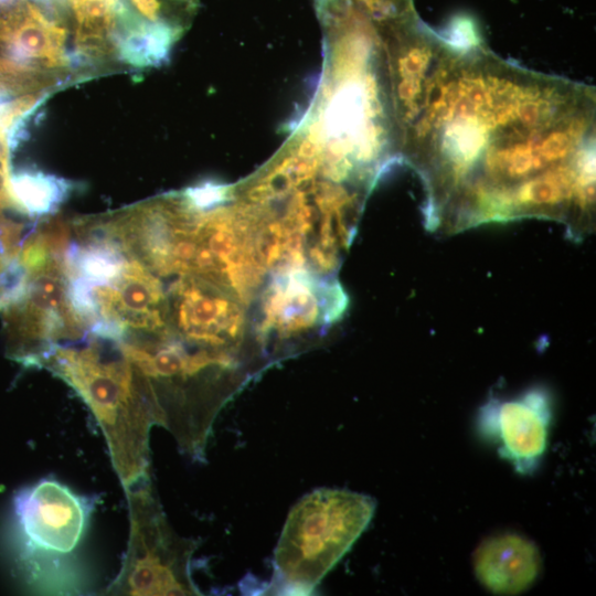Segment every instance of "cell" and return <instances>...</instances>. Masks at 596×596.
Segmentation results:
<instances>
[{"label": "cell", "instance_id": "cell-1", "mask_svg": "<svg viewBox=\"0 0 596 596\" xmlns=\"http://www.w3.org/2000/svg\"><path fill=\"white\" fill-rule=\"evenodd\" d=\"M391 146L423 171L438 209L476 220L534 214L560 185L595 178V93L513 66L417 17L377 31Z\"/></svg>", "mask_w": 596, "mask_h": 596}, {"label": "cell", "instance_id": "cell-2", "mask_svg": "<svg viewBox=\"0 0 596 596\" xmlns=\"http://www.w3.org/2000/svg\"><path fill=\"white\" fill-rule=\"evenodd\" d=\"M35 368L62 379L91 408L125 488L148 476L155 418L143 382L120 341L87 330L78 339L46 347Z\"/></svg>", "mask_w": 596, "mask_h": 596}, {"label": "cell", "instance_id": "cell-3", "mask_svg": "<svg viewBox=\"0 0 596 596\" xmlns=\"http://www.w3.org/2000/svg\"><path fill=\"white\" fill-rule=\"evenodd\" d=\"M375 507L370 496L345 489L320 488L304 496L280 533L266 590L312 592L366 529Z\"/></svg>", "mask_w": 596, "mask_h": 596}, {"label": "cell", "instance_id": "cell-4", "mask_svg": "<svg viewBox=\"0 0 596 596\" xmlns=\"http://www.w3.org/2000/svg\"><path fill=\"white\" fill-rule=\"evenodd\" d=\"M70 33L45 0L0 2V92L49 95L82 81Z\"/></svg>", "mask_w": 596, "mask_h": 596}, {"label": "cell", "instance_id": "cell-5", "mask_svg": "<svg viewBox=\"0 0 596 596\" xmlns=\"http://www.w3.org/2000/svg\"><path fill=\"white\" fill-rule=\"evenodd\" d=\"M130 534L123 567L109 587L120 595H199L192 579L194 541L178 535L148 476L126 487Z\"/></svg>", "mask_w": 596, "mask_h": 596}, {"label": "cell", "instance_id": "cell-6", "mask_svg": "<svg viewBox=\"0 0 596 596\" xmlns=\"http://www.w3.org/2000/svg\"><path fill=\"white\" fill-rule=\"evenodd\" d=\"M28 269L25 295L2 313L7 355L34 368L47 345L81 338L87 329L68 301L63 253L53 252L43 263Z\"/></svg>", "mask_w": 596, "mask_h": 596}, {"label": "cell", "instance_id": "cell-7", "mask_svg": "<svg viewBox=\"0 0 596 596\" xmlns=\"http://www.w3.org/2000/svg\"><path fill=\"white\" fill-rule=\"evenodd\" d=\"M18 526L29 560L47 585L54 565L57 568L78 546L87 529L92 503L54 478H44L23 489L14 501Z\"/></svg>", "mask_w": 596, "mask_h": 596}, {"label": "cell", "instance_id": "cell-8", "mask_svg": "<svg viewBox=\"0 0 596 596\" xmlns=\"http://www.w3.org/2000/svg\"><path fill=\"white\" fill-rule=\"evenodd\" d=\"M66 26L84 79L123 66L118 58L120 0H45Z\"/></svg>", "mask_w": 596, "mask_h": 596}, {"label": "cell", "instance_id": "cell-9", "mask_svg": "<svg viewBox=\"0 0 596 596\" xmlns=\"http://www.w3.org/2000/svg\"><path fill=\"white\" fill-rule=\"evenodd\" d=\"M549 421L547 397L532 391L519 400L487 405L482 425L501 443V455L525 471L546 448Z\"/></svg>", "mask_w": 596, "mask_h": 596}, {"label": "cell", "instance_id": "cell-10", "mask_svg": "<svg viewBox=\"0 0 596 596\" xmlns=\"http://www.w3.org/2000/svg\"><path fill=\"white\" fill-rule=\"evenodd\" d=\"M540 554L529 540L501 534L483 541L475 554L478 579L497 594L512 595L526 589L536 578Z\"/></svg>", "mask_w": 596, "mask_h": 596}, {"label": "cell", "instance_id": "cell-11", "mask_svg": "<svg viewBox=\"0 0 596 596\" xmlns=\"http://www.w3.org/2000/svg\"><path fill=\"white\" fill-rule=\"evenodd\" d=\"M120 33H145L175 44L198 12V0H120ZM119 42V41H118Z\"/></svg>", "mask_w": 596, "mask_h": 596}, {"label": "cell", "instance_id": "cell-12", "mask_svg": "<svg viewBox=\"0 0 596 596\" xmlns=\"http://www.w3.org/2000/svg\"><path fill=\"white\" fill-rule=\"evenodd\" d=\"M76 188L73 181L33 167L11 169L12 201L23 214L33 220L53 216Z\"/></svg>", "mask_w": 596, "mask_h": 596}, {"label": "cell", "instance_id": "cell-13", "mask_svg": "<svg viewBox=\"0 0 596 596\" xmlns=\"http://www.w3.org/2000/svg\"><path fill=\"white\" fill-rule=\"evenodd\" d=\"M17 206L0 207V274L6 265L19 256L29 237L35 232L39 220L13 217Z\"/></svg>", "mask_w": 596, "mask_h": 596}, {"label": "cell", "instance_id": "cell-14", "mask_svg": "<svg viewBox=\"0 0 596 596\" xmlns=\"http://www.w3.org/2000/svg\"><path fill=\"white\" fill-rule=\"evenodd\" d=\"M12 119L9 105L0 97V207L15 206L10 193V173L12 151L9 142V132Z\"/></svg>", "mask_w": 596, "mask_h": 596}, {"label": "cell", "instance_id": "cell-15", "mask_svg": "<svg viewBox=\"0 0 596 596\" xmlns=\"http://www.w3.org/2000/svg\"><path fill=\"white\" fill-rule=\"evenodd\" d=\"M3 1H7V0H0V2H3Z\"/></svg>", "mask_w": 596, "mask_h": 596}]
</instances>
